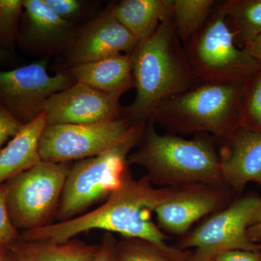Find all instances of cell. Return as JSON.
I'll return each instance as SVG.
<instances>
[{"label": "cell", "mask_w": 261, "mask_h": 261, "mask_svg": "<svg viewBox=\"0 0 261 261\" xmlns=\"http://www.w3.org/2000/svg\"><path fill=\"white\" fill-rule=\"evenodd\" d=\"M172 190L157 188L146 176L135 179L128 171L121 187L97 208L65 222L22 231L18 238L65 242L86 231L103 230L124 238L145 240L159 247L171 261H187L190 252L168 245L169 238L152 219L156 207L169 197Z\"/></svg>", "instance_id": "cell-1"}, {"label": "cell", "mask_w": 261, "mask_h": 261, "mask_svg": "<svg viewBox=\"0 0 261 261\" xmlns=\"http://www.w3.org/2000/svg\"><path fill=\"white\" fill-rule=\"evenodd\" d=\"M216 141L204 133L196 134L192 140L170 132L161 135L156 132L154 122L149 120L138 149L130 152L128 163L145 168L152 185L161 188L192 184L227 187Z\"/></svg>", "instance_id": "cell-2"}, {"label": "cell", "mask_w": 261, "mask_h": 261, "mask_svg": "<svg viewBox=\"0 0 261 261\" xmlns=\"http://www.w3.org/2000/svg\"><path fill=\"white\" fill-rule=\"evenodd\" d=\"M132 55L137 93L122 116L134 123L149 121L165 102L199 82L171 18L160 24Z\"/></svg>", "instance_id": "cell-3"}, {"label": "cell", "mask_w": 261, "mask_h": 261, "mask_svg": "<svg viewBox=\"0 0 261 261\" xmlns=\"http://www.w3.org/2000/svg\"><path fill=\"white\" fill-rule=\"evenodd\" d=\"M245 81L198 82L165 102L150 120L170 133L208 134L222 140L239 126Z\"/></svg>", "instance_id": "cell-4"}, {"label": "cell", "mask_w": 261, "mask_h": 261, "mask_svg": "<svg viewBox=\"0 0 261 261\" xmlns=\"http://www.w3.org/2000/svg\"><path fill=\"white\" fill-rule=\"evenodd\" d=\"M147 121L135 122L129 132L102 153L75 161L66 180L56 221L65 222L85 214L121 187L129 171L128 158L140 143Z\"/></svg>", "instance_id": "cell-5"}, {"label": "cell", "mask_w": 261, "mask_h": 261, "mask_svg": "<svg viewBox=\"0 0 261 261\" xmlns=\"http://www.w3.org/2000/svg\"><path fill=\"white\" fill-rule=\"evenodd\" d=\"M183 47L199 82H244L261 68L247 49L237 45L222 2H217L203 27Z\"/></svg>", "instance_id": "cell-6"}, {"label": "cell", "mask_w": 261, "mask_h": 261, "mask_svg": "<svg viewBox=\"0 0 261 261\" xmlns=\"http://www.w3.org/2000/svg\"><path fill=\"white\" fill-rule=\"evenodd\" d=\"M72 165L42 161L5 182L8 215L20 232L54 224Z\"/></svg>", "instance_id": "cell-7"}, {"label": "cell", "mask_w": 261, "mask_h": 261, "mask_svg": "<svg viewBox=\"0 0 261 261\" xmlns=\"http://www.w3.org/2000/svg\"><path fill=\"white\" fill-rule=\"evenodd\" d=\"M260 203V197L250 194L239 197L211 215L198 227L177 244L181 250L195 248L187 261H211L232 250H260L261 244L252 243L247 231Z\"/></svg>", "instance_id": "cell-8"}, {"label": "cell", "mask_w": 261, "mask_h": 261, "mask_svg": "<svg viewBox=\"0 0 261 261\" xmlns=\"http://www.w3.org/2000/svg\"><path fill=\"white\" fill-rule=\"evenodd\" d=\"M135 123L122 116L94 124L46 125L39 140L41 159L69 163L98 155L119 142Z\"/></svg>", "instance_id": "cell-9"}, {"label": "cell", "mask_w": 261, "mask_h": 261, "mask_svg": "<svg viewBox=\"0 0 261 261\" xmlns=\"http://www.w3.org/2000/svg\"><path fill=\"white\" fill-rule=\"evenodd\" d=\"M72 75L48 74L47 62L0 71V104L24 125L44 113L48 99L74 84Z\"/></svg>", "instance_id": "cell-10"}, {"label": "cell", "mask_w": 261, "mask_h": 261, "mask_svg": "<svg viewBox=\"0 0 261 261\" xmlns=\"http://www.w3.org/2000/svg\"><path fill=\"white\" fill-rule=\"evenodd\" d=\"M233 197L227 187L204 184L175 187L154 211L158 226L166 234H184L199 220L227 207Z\"/></svg>", "instance_id": "cell-11"}, {"label": "cell", "mask_w": 261, "mask_h": 261, "mask_svg": "<svg viewBox=\"0 0 261 261\" xmlns=\"http://www.w3.org/2000/svg\"><path fill=\"white\" fill-rule=\"evenodd\" d=\"M119 98L75 82L53 94L44 106L47 125L94 124L122 116Z\"/></svg>", "instance_id": "cell-12"}, {"label": "cell", "mask_w": 261, "mask_h": 261, "mask_svg": "<svg viewBox=\"0 0 261 261\" xmlns=\"http://www.w3.org/2000/svg\"><path fill=\"white\" fill-rule=\"evenodd\" d=\"M221 172L225 185L238 195L248 182L261 184V133L237 126L219 140Z\"/></svg>", "instance_id": "cell-13"}, {"label": "cell", "mask_w": 261, "mask_h": 261, "mask_svg": "<svg viewBox=\"0 0 261 261\" xmlns=\"http://www.w3.org/2000/svg\"><path fill=\"white\" fill-rule=\"evenodd\" d=\"M139 42L109 10L77 34L70 45L69 61L75 65L115 55L133 53Z\"/></svg>", "instance_id": "cell-14"}, {"label": "cell", "mask_w": 261, "mask_h": 261, "mask_svg": "<svg viewBox=\"0 0 261 261\" xmlns=\"http://www.w3.org/2000/svg\"><path fill=\"white\" fill-rule=\"evenodd\" d=\"M24 27L20 39L41 50L71 45L77 34L73 22L62 18L44 0H23Z\"/></svg>", "instance_id": "cell-15"}, {"label": "cell", "mask_w": 261, "mask_h": 261, "mask_svg": "<svg viewBox=\"0 0 261 261\" xmlns=\"http://www.w3.org/2000/svg\"><path fill=\"white\" fill-rule=\"evenodd\" d=\"M70 75L75 82L90 86L119 98L135 87L132 53L115 55L73 66Z\"/></svg>", "instance_id": "cell-16"}, {"label": "cell", "mask_w": 261, "mask_h": 261, "mask_svg": "<svg viewBox=\"0 0 261 261\" xmlns=\"http://www.w3.org/2000/svg\"><path fill=\"white\" fill-rule=\"evenodd\" d=\"M99 247L100 244L91 245L76 238L65 242L18 238L5 247V261H92Z\"/></svg>", "instance_id": "cell-17"}, {"label": "cell", "mask_w": 261, "mask_h": 261, "mask_svg": "<svg viewBox=\"0 0 261 261\" xmlns=\"http://www.w3.org/2000/svg\"><path fill=\"white\" fill-rule=\"evenodd\" d=\"M46 125L45 115L42 113L24 125L18 135L0 150V185L42 162L39 143Z\"/></svg>", "instance_id": "cell-18"}, {"label": "cell", "mask_w": 261, "mask_h": 261, "mask_svg": "<svg viewBox=\"0 0 261 261\" xmlns=\"http://www.w3.org/2000/svg\"><path fill=\"white\" fill-rule=\"evenodd\" d=\"M140 43L171 17V0H122L108 9Z\"/></svg>", "instance_id": "cell-19"}, {"label": "cell", "mask_w": 261, "mask_h": 261, "mask_svg": "<svg viewBox=\"0 0 261 261\" xmlns=\"http://www.w3.org/2000/svg\"><path fill=\"white\" fill-rule=\"evenodd\" d=\"M222 2L226 20L241 49L261 34V0H227Z\"/></svg>", "instance_id": "cell-20"}, {"label": "cell", "mask_w": 261, "mask_h": 261, "mask_svg": "<svg viewBox=\"0 0 261 261\" xmlns=\"http://www.w3.org/2000/svg\"><path fill=\"white\" fill-rule=\"evenodd\" d=\"M218 1L171 0V17L182 44H186L203 27Z\"/></svg>", "instance_id": "cell-21"}, {"label": "cell", "mask_w": 261, "mask_h": 261, "mask_svg": "<svg viewBox=\"0 0 261 261\" xmlns=\"http://www.w3.org/2000/svg\"><path fill=\"white\" fill-rule=\"evenodd\" d=\"M239 125L261 133V68L244 84Z\"/></svg>", "instance_id": "cell-22"}, {"label": "cell", "mask_w": 261, "mask_h": 261, "mask_svg": "<svg viewBox=\"0 0 261 261\" xmlns=\"http://www.w3.org/2000/svg\"><path fill=\"white\" fill-rule=\"evenodd\" d=\"M116 261H171L159 247L142 239L124 238L115 245Z\"/></svg>", "instance_id": "cell-23"}, {"label": "cell", "mask_w": 261, "mask_h": 261, "mask_svg": "<svg viewBox=\"0 0 261 261\" xmlns=\"http://www.w3.org/2000/svg\"><path fill=\"white\" fill-rule=\"evenodd\" d=\"M23 11V0H0V46L3 49L14 48Z\"/></svg>", "instance_id": "cell-24"}, {"label": "cell", "mask_w": 261, "mask_h": 261, "mask_svg": "<svg viewBox=\"0 0 261 261\" xmlns=\"http://www.w3.org/2000/svg\"><path fill=\"white\" fill-rule=\"evenodd\" d=\"M20 231L12 224L6 204V188L0 185V247H6L20 236Z\"/></svg>", "instance_id": "cell-25"}, {"label": "cell", "mask_w": 261, "mask_h": 261, "mask_svg": "<svg viewBox=\"0 0 261 261\" xmlns=\"http://www.w3.org/2000/svg\"><path fill=\"white\" fill-rule=\"evenodd\" d=\"M44 2L57 15L70 22L80 18L84 10V3L78 0H44Z\"/></svg>", "instance_id": "cell-26"}, {"label": "cell", "mask_w": 261, "mask_h": 261, "mask_svg": "<svg viewBox=\"0 0 261 261\" xmlns=\"http://www.w3.org/2000/svg\"><path fill=\"white\" fill-rule=\"evenodd\" d=\"M23 126V123L0 104V150L5 142L18 135Z\"/></svg>", "instance_id": "cell-27"}, {"label": "cell", "mask_w": 261, "mask_h": 261, "mask_svg": "<svg viewBox=\"0 0 261 261\" xmlns=\"http://www.w3.org/2000/svg\"><path fill=\"white\" fill-rule=\"evenodd\" d=\"M116 240L110 232L105 233L102 238L99 251L92 261H116L115 245Z\"/></svg>", "instance_id": "cell-28"}, {"label": "cell", "mask_w": 261, "mask_h": 261, "mask_svg": "<svg viewBox=\"0 0 261 261\" xmlns=\"http://www.w3.org/2000/svg\"><path fill=\"white\" fill-rule=\"evenodd\" d=\"M217 261H261V249L257 250H232L216 257Z\"/></svg>", "instance_id": "cell-29"}, {"label": "cell", "mask_w": 261, "mask_h": 261, "mask_svg": "<svg viewBox=\"0 0 261 261\" xmlns=\"http://www.w3.org/2000/svg\"><path fill=\"white\" fill-rule=\"evenodd\" d=\"M245 49L261 65V34L249 43Z\"/></svg>", "instance_id": "cell-30"}, {"label": "cell", "mask_w": 261, "mask_h": 261, "mask_svg": "<svg viewBox=\"0 0 261 261\" xmlns=\"http://www.w3.org/2000/svg\"><path fill=\"white\" fill-rule=\"evenodd\" d=\"M247 234L252 243L261 244V221L250 225L247 228Z\"/></svg>", "instance_id": "cell-31"}, {"label": "cell", "mask_w": 261, "mask_h": 261, "mask_svg": "<svg viewBox=\"0 0 261 261\" xmlns=\"http://www.w3.org/2000/svg\"><path fill=\"white\" fill-rule=\"evenodd\" d=\"M261 221V197H260V203L258 209H257L256 214L254 216L253 219H252L251 225L255 224V223L259 222Z\"/></svg>", "instance_id": "cell-32"}, {"label": "cell", "mask_w": 261, "mask_h": 261, "mask_svg": "<svg viewBox=\"0 0 261 261\" xmlns=\"http://www.w3.org/2000/svg\"><path fill=\"white\" fill-rule=\"evenodd\" d=\"M5 247H0V261H5Z\"/></svg>", "instance_id": "cell-33"}, {"label": "cell", "mask_w": 261, "mask_h": 261, "mask_svg": "<svg viewBox=\"0 0 261 261\" xmlns=\"http://www.w3.org/2000/svg\"><path fill=\"white\" fill-rule=\"evenodd\" d=\"M6 58V53H5V49L0 46V61H4Z\"/></svg>", "instance_id": "cell-34"}, {"label": "cell", "mask_w": 261, "mask_h": 261, "mask_svg": "<svg viewBox=\"0 0 261 261\" xmlns=\"http://www.w3.org/2000/svg\"><path fill=\"white\" fill-rule=\"evenodd\" d=\"M211 261H217V260H216V259H215V260H211Z\"/></svg>", "instance_id": "cell-35"}]
</instances>
